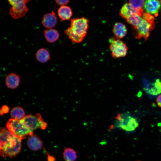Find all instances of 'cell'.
I'll return each instance as SVG.
<instances>
[{
    "mask_svg": "<svg viewBox=\"0 0 161 161\" xmlns=\"http://www.w3.org/2000/svg\"><path fill=\"white\" fill-rule=\"evenodd\" d=\"M27 143L29 148L34 151L40 149L43 146L41 140L37 135L33 134L29 135Z\"/></svg>",
    "mask_w": 161,
    "mask_h": 161,
    "instance_id": "obj_12",
    "label": "cell"
},
{
    "mask_svg": "<svg viewBox=\"0 0 161 161\" xmlns=\"http://www.w3.org/2000/svg\"><path fill=\"white\" fill-rule=\"evenodd\" d=\"M0 154L3 157H15L21 151L22 140L7 128L0 129Z\"/></svg>",
    "mask_w": 161,
    "mask_h": 161,
    "instance_id": "obj_1",
    "label": "cell"
},
{
    "mask_svg": "<svg viewBox=\"0 0 161 161\" xmlns=\"http://www.w3.org/2000/svg\"><path fill=\"white\" fill-rule=\"evenodd\" d=\"M154 27L143 18L140 24L134 29L136 31V37L140 39L143 38L147 40L148 38L150 31Z\"/></svg>",
    "mask_w": 161,
    "mask_h": 161,
    "instance_id": "obj_7",
    "label": "cell"
},
{
    "mask_svg": "<svg viewBox=\"0 0 161 161\" xmlns=\"http://www.w3.org/2000/svg\"></svg>",
    "mask_w": 161,
    "mask_h": 161,
    "instance_id": "obj_29",
    "label": "cell"
},
{
    "mask_svg": "<svg viewBox=\"0 0 161 161\" xmlns=\"http://www.w3.org/2000/svg\"><path fill=\"white\" fill-rule=\"evenodd\" d=\"M148 94L153 95H157L161 93V81L159 79H157L154 83L151 85L150 87L145 89Z\"/></svg>",
    "mask_w": 161,
    "mask_h": 161,
    "instance_id": "obj_18",
    "label": "cell"
},
{
    "mask_svg": "<svg viewBox=\"0 0 161 161\" xmlns=\"http://www.w3.org/2000/svg\"><path fill=\"white\" fill-rule=\"evenodd\" d=\"M129 4L135 9H143L145 4L144 0H129Z\"/></svg>",
    "mask_w": 161,
    "mask_h": 161,
    "instance_id": "obj_22",
    "label": "cell"
},
{
    "mask_svg": "<svg viewBox=\"0 0 161 161\" xmlns=\"http://www.w3.org/2000/svg\"><path fill=\"white\" fill-rule=\"evenodd\" d=\"M36 58L37 60L40 62L44 63L50 60V53L46 49L41 48L38 49L36 52Z\"/></svg>",
    "mask_w": 161,
    "mask_h": 161,
    "instance_id": "obj_17",
    "label": "cell"
},
{
    "mask_svg": "<svg viewBox=\"0 0 161 161\" xmlns=\"http://www.w3.org/2000/svg\"><path fill=\"white\" fill-rule=\"evenodd\" d=\"M143 18L154 27V17L151 14L147 13H143L142 15Z\"/></svg>",
    "mask_w": 161,
    "mask_h": 161,
    "instance_id": "obj_24",
    "label": "cell"
},
{
    "mask_svg": "<svg viewBox=\"0 0 161 161\" xmlns=\"http://www.w3.org/2000/svg\"><path fill=\"white\" fill-rule=\"evenodd\" d=\"M89 22L84 17L72 19L70 27L65 31V33L72 42L80 43L87 34Z\"/></svg>",
    "mask_w": 161,
    "mask_h": 161,
    "instance_id": "obj_2",
    "label": "cell"
},
{
    "mask_svg": "<svg viewBox=\"0 0 161 161\" xmlns=\"http://www.w3.org/2000/svg\"><path fill=\"white\" fill-rule=\"evenodd\" d=\"M113 32L116 38L120 39L126 36L127 33L126 26L121 22L116 23L113 28Z\"/></svg>",
    "mask_w": 161,
    "mask_h": 161,
    "instance_id": "obj_16",
    "label": "cell"
},
{
    "mask_svg": "<svg viewBox=\"0 0 161 161\" xmlns=\"http://www.w3.org/2000/svg\"><path fill=\"white\" fill-rule=\"evenodd\" d=\"M156 102L158 106L161 108V94L159 95L157 97Z\"/></svg>",
    "mask_w": 161,
    "mask_h": 161,
    "instance_id": "obj_27",
    "label": "cell"
},
{
    "mask_svg": "<svg viewBox=\"0 0 161 161\" xmlns=\"http://www.w3.org/2000/svg\"><path fill=\"white\" fill-rule=\"evenodd\" d=\"M26 4L16 6H12L9 10V14L13 19H17L24 17L28 11Z\"/></svg>",
    "mask_w": 161,
    "mask_h": 161,
    "instance_id": "obj_10",
    "label": "cell"
},
{
    "mask_svg": "<svg viewBox=\"0 0 161 161\" xmlns=\"http://www.w3.org/2000/svg\"><path fill=\"white\" fill-rule=\"evenodd\" d=\"M47 153L48 155V161H55V159L54 157L49 155V154L47 152Z\"/></svg>",
    "mask_w": 161,
    "mask_h": 161,
    "instance_id": "obj_28",
    "label": "cell"
},
{
    "mask_svg": "<svg viewBox=\"0 0 161 161\" xmlns=\"http://www.w3.org/2000/svg\"><path fill=\"white\" fill-rule=\"evenodd\" d=\"M109 48L112 57L114 58L123 57L127 52L128 47L126 44L115 37L109 40Z\"/></svg>",
    "mask_w": 161,
    "mask_h": 161,
    "instance_id": "obj_5",
    "label": "cell"
},
{
    "mask_svg": "<svg viewBox=\"0 0 161 161\" xmlns=\"http://www.w3.org/2000/svg\"><path fill=\"white\" fill-rule=\"evenodd\" d=\"M9 107L6 105L3 106L0 109V113L1 115H3L4 114H6L9 112Z\"/></svg>",
    "mask_w": 161,
    "mask_h": 161,
    "instance_id": "obj_25",
    "label": "cell"
},
{
    "mask_svg": "<svg viewBox=\"0 0 161 161\" xmlns=\"http://www.w3.org/2000/svg\"><path fill=\"white\" fill-rule=\"evenodd\" d=\"M44 35L47 41L50 43L55 42L57 41L60 37L58 31L56 29H46L44 31Z\"/></svg>",
    "mask_w": 161,
    "mask_h": 161,
    "instance_id": "obj_15",
    "label": "cell"
},
{
    "mask_svg": "<svg viewBox=\"0 0 161 161\" xmlns=\"http://www.w3.org/2000/svg\"><path fill=\"white\" fill-rule=\"evenodd\" d=\"M41 23L46 29L54 28L57 23V17L54 12L52 11L50 13L45 14L42 17Z\"/></svg>",
    "mask_w": 161,
    "mask_h": 161,
    "instance_id": "obj_11",
    "label": "cell"
},
{
    "mask_svg": "<svg viewBox=\"0 0 161 161\" xmlns=\"http://www.w3.org/2000/svg\"><path fill=\"white\" fill-rule=\"evenodd\" d=\"M19 76L14 73H11L6 77L5 83L7 87L11 89H14L19 85Z\"/></svg>",
    "mask_w": 161,
    "mask_h": 161,
    "instance_id": "obj_13",
    "label": "cell"
},
{
    "mask_svg": "<svg viewBox=\"0 0 161 161\" xmlns=\"http://www.w3.org/2000/svg\"><path fill=\"white\" fill-rule=\"evenodd\" d=\"M10 4L12 6H16L23 4H26L30 0H8Z\"/></svg>",
    "mask_w": 161,
    "mask_h": 161,
    "instance_id": "obj_23",
    "label": "cell"
},
{
    "mask_svg": "<svg viewBox=\"0 0 161 161\" xmlns=\"http://www.w3.org/2000/svg\"><path fill=\"white\" fill-rule=\"evenodd\" d=\"M10 115L12 118L18 120L23 119L25 116L23 109L19 106L14 107L12 109Z\"/></svg>",
    "mask_w": 161,
    "mask_h": 161,
    "instance_id": "obj_19",
    "label": "cell"
},
{
    "mask_svg": "<svg viewBox=\"0 0 161 161\" xmlns=\"http://www.w3.org/2000/svg\"><path fill=\"white\" fill-rule=\"evenodd\" d=\"M141 16L137 14L133 15L126 19V21L131 24L134 29L137 27L141 22L143 19Z\"/></svg>",
    "mask_w": 161,
    "mask_h": 161,
    "instance_id": "obj_21",
    "label": "cell"
},
{
    "mask_svg": "<svg viewBox=\"0 0 161 161\" xmlns=\"http://www.w3.org/2000/svg\"><path fill=\"white\" fill-rule=\"evenodd\" d=\"M63 156L65 161H75L78 157L76 152L73 149L69 148H65Z\"/></svg>",
    "mask_w": 161,
    "mask_h": 161,
    "instance_id": "obj_20",
    "label": "cell"
},
{
    "mask_svg": "<svg viewBox=\"0 0 161 161\" xmlns=\"http://www.w3.org/2000/svg\"><path fill=\"white\" fill-rule=\"evenodd\" d=\"M161 8V0H146L144 9L147 12L155 16L158 15Z\"/></svg>",
    "mask_w": 161,
    "mask_h": 161,
    "instance_id": "obj_8",
    "label": "cell"
},
{
    "mask_svg": "<svg viewBox=\"0 0 161 161\" xmlns=\"http://www.w3.org/2000/svg\"><path fill=\"white\" fill-rule=\"evenodd\" d=\"M6 126L12 134L21 140L27 135L33 134V131L25 125L22 119L18 120L10 119L7 122Z\"/></svg>",
    "mask_w": 161,
    "mask_h": 161,
    "instance_id": "obj_3",
    "label": "cell"
},
{
    "mask_svg": "<svg viewBox=\"0 0 161 161\" xmlns=\"http://www.w3.org/2000/svg\"><path fill=\"white\" fill-rule=\"evenodd\" d=\"M58 13L61 21L69 20L72 15L71 8L66 5L61 6L58 10Z\"/></svg>",
    "mask_w": 161,
    "mask_h": 161,
    "instance_id": "obj_14",
    "label": "cell"
},
{
    "mask_svg": "<svg viewBox=\"0 0 161 161\" xmlns=\"http://www.w3.org/2000/svg\"><path fill=\"white\" fill-rule=\"evenodd\" d=\"M144 13L143 9L137 10L133 8L129 3L125 4L120 10V15L126 19L133 15L137 14L142 16Z\"/></svg>",
    "mask_w": 161,
    "mask_h": 161,
    "instance_id": "obj_9",
    "label": "cell"
},
{
    "mask_svg": "<svg viewBox=\"0 0 161 161\" xmlns=\"http://www.w3.org/2000/svg\"><path fill=\"white\" fill-rule=\"evenodd\" d=\"M23 122L27 127L32 131L37 128L44 130L47 127V123L43 120L39 113L35 115L29 114L25 116L22 119Z\"/></svg>",
    "mask_w": 161,
    "mask_h": 161,
    "instance_id": "obj_6",
    "label": "cell"
},
{
    "mask_svg": "<svg viewBox=\"0 0 161 161\" xmlns=\"http://www.w3.org/2000/svg\"><path fill=\"white\" fill-rule=\"evenodd\" d=\"M56 3L58 5H66L69 2V0H55Z\"/></svg>",
    "mask_w": 161,
    "mask_h": 161,
    "instance_id": "obj_26",
    "label": "cell"
},
{
    "mask_svg": "<svg viewBox=\"0 0 161 161\" xmlns=\"http://www.w3.org/2000/svg\"></svg>",
    "mask_w": 161,
    "mask_h": 161,
    "instance_id": "obj_30",
    "label": "cell"
},
{
    "mask_svg": "<svg viewBox=\"0 0 161 161\" xmlns=\"http://www.w3.org/2000/svg\"><path fill=\"white\" fill-rule=\"evenodd\" d=\"M115 119L116 126L127 131H133L138 126L136 119L128 113L119 114Z\"/></svg>",
    "mask_w": 161,
    "mask_h": 161,
    "instance_id": "obj_4",
    "label": "cell"
}]
</instances>
